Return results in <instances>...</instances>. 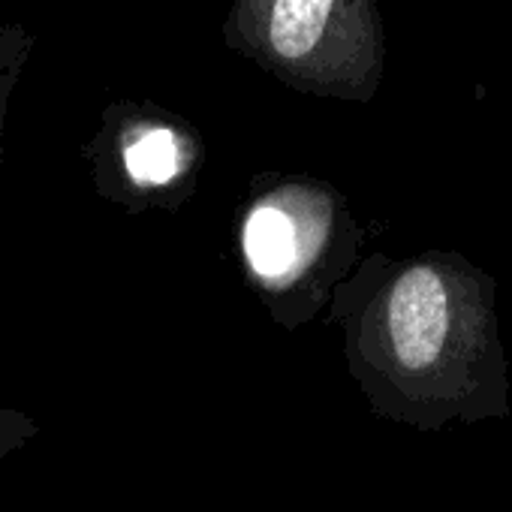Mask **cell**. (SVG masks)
<instances>
[{
	"mask_svg": "<svg viewBox=\"0 0 512 512\" xmlns=\"http://www.w3.org/2000/svg\"><path fill=\"white\" fill-rule=\"evenodd\" d=\"M329 323L380 419L428 434L509 419L497 281L464 253H368L335 287Z\"/></svg>",
	"mask_w": 512,
	"mask_h": 512,
	"instance_id": "cell-1",
	"label": "cell"
},
{
	"mask_svg": "<svg viewBox=\"0 0 512 512\" xmlns=\"http://www.w3.org/2000/svg\"><path fill=\"white\" fill-rule=\"evenodd\" d=\"M238 250L269 314L299 329L329 308L335 287L359 266L362 229L335 187L287 178L247 202Z\"/></svg>",
	"mask_w": 512,
	"mask_h": 512,
	"instance_id": "cell-2",
	"label": "cell"
},
{
	"mask_svg": "<svg viewBox=\"0 0 512 512\" xmlns=\"http://www.w3.org/2000/svg\"><path fill=\"white\" fill-rule=\"evenodd\" d=\"M193 157L178 130L166 124L139 127L121 142L118 169L121 187L109 196L118 202H133L130 208L151 205L157 196H169L178 181L190 172Z\"/></svg>",
	"mask_w": 512,
	"mask_h": 512,
	"instance_id": "cell-3",
	"label": "cell"
},
{
	"mask_svg": "<svg viewBox=\"0 0 512 512\" xmlns=\"http://www.w3.org/2000/svg\"><path fill=\"white\" fill-rule=\"evenodd\" d=\"M37 422L13 407H0V461L10 458L13 452L25 449L37 437Z\"/></svg>",
	"mask_w": 512,
	"mask_h": 512,
	"instance_id": "cell-4",
	"label": "cell"
}]
</instances>
